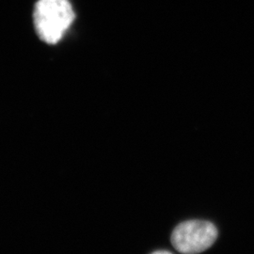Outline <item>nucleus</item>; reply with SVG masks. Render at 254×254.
Here are the masks:
<instances>
[{
	"mask_svg": "<svg viewBox=\"0 0 254 254\" xmlns=\"http://www.w3.org/2000/svg\"><path fill=\"white\" fill-rule=\"evenodd\" d=\"M37 33L46 44L61 41L74 20V11L69 0H39L34 9Z\"/></svg>",
	"mask_w": 254,
	"mask_h": 254,
	"instance_id": "nucleus-1",
	"label": "nucleus"
},
{
	"mask_svg": "<svg viewBox=\"0 0 254 254\" xmlns=\"http://www.w3.org/2000/svg\"><path fill=\"white\" fill-rule=\"evenodd\" d=\"M217 237L218 230L211 222L190 220L174 229L172 243L181 254H199L213 245Z\"/></svg>",
	"mask_w": 254,
	"mask_h": 254,
	"instance_id": "nucleus-2",
	"label": "nucleus"
}]
</instances>
